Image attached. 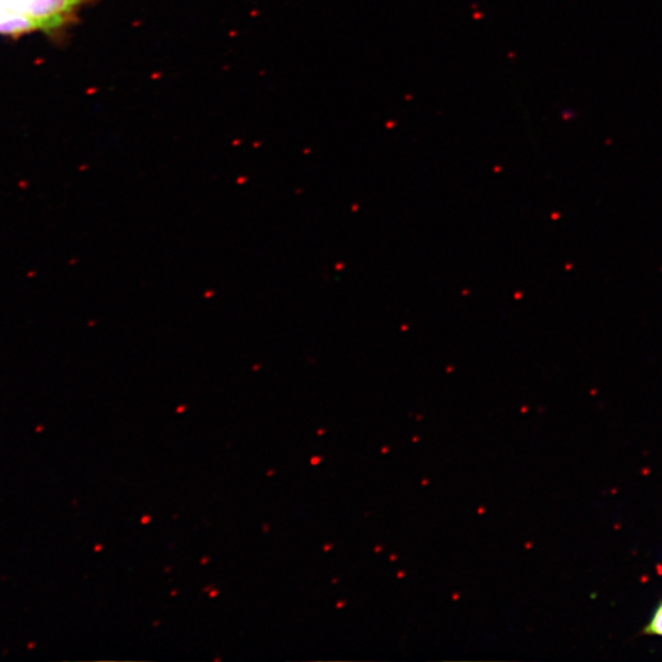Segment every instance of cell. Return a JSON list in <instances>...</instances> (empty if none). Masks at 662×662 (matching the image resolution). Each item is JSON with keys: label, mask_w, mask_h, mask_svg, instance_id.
<instances>
[{"label": "cell", "mask_w": 662, "mask_h": 662, "mask_svg": "<svg viewBox=\"0 0 662 662\" xmlns=\"http://www.w3.org/2000/svg\"><path fill=\"white\" fill-rule=\"evenodd\" d=\"M96 0H0V8L30 17L46 32L58 30L74 21L82 6Z\"/></svg>", "instance_id": "cell-1"}, {"label": "cell", "mask_w": 662, "mask_h": 662, "mask_svg": "<svg viewBox=\"0 0 662 662\" xmlns=\"http://www.w3.org/2000/svg\"><path fill=\"white\" fill-rule=\"evenodd\" d=\"M647 636H657L662 637V601L657 605L652 619L647 623V626L642 631Z\"/></svg>", "instance_id": "cell-2"}]
</instances>
